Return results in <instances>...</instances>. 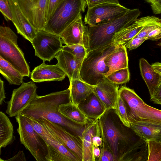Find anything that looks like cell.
Listing matches in <instances>:
<instances>
[{
    "label": "cell",
    "instance_id": "cell-7",
    "mask_svg": "<svg viewBox=\"0 0 161 161\" xmlns=\"http://www.w3.org/2000/svg\"><path fill=\"white\" fill-rule=\"evenodd\" d=\"M15 119L18 125L17 131L21 143L36 161H47L49 149L44 139L22 113L16 116Z\"/></svg>",
    "mask_w": 161,
    "mask_h": 161
},
{
    "label": "cell",
    "instance_id": "cell-37",
    "mask_svg": "<svg viewBox=\"0 0 161 161\" xmlns=\"http://www.w3.org/2000/svg\"><path fill=\"white\" fill-rule=\"evenodd\" d=\"M0 10L6 21H12V14L8 0H0Z\"/></svg>",
    "mask_w": 161,
    "mask_h": 161
},
{
    "label": "cell",
    "instance_id": "cell-34",
    "mask_svg": "<svg viewBox=\"0 0 161 161\" xmlns=\"http://www.w3.org/2000/svg\"><path fill=\"white\" fill-rule=\"evenodd\" d=\"M160 26H161V19L152 16L150 19L144 25L140 32L135 37L146 38L150 32Z\"/></svg>",
    "mask_w": 161,
    "mask_h": 161
},
{
    "label": "cell",
    "instance_id": "cell-45",
    "mask_svg": "<svg viewBox=\"0 0 161 161\" xmlns=\"http://www.w3.org/2000/svg\"><path fill=\"white\" fill-rule=\"evenodd\" d=\"M26 160L24 153L23 151H20L14 156L9 159L5 160L8 161H25Z\"/></svg>",
    "mask_w": 161,
    "mask_h": 161
},
{
    "label": "cell",
    "instance_id": "cell-9",
    "mask_svg": "<svg viewBox=\"0 0 161 161\" xmlns=\"http://www.w3.org/2000/svg\"><path fill=\"white\" fill-rule=\"evenodd\" d=\"M31 43L35 55L43 62H50L63 47L60 36L44 30L37 31Z\"/></svg>",
    "mask_w": 161,
    "mask_h": 161
},
{
    "label": "cell",
    "instance_id": "cell-19",
    "mask_svg": "<svg viewBox=\"0 0 161 161\" xmlns=\"http://www.w3.org/2000/svg\"><path fill=\"white\" fill-rule=\"evenodd\" d=\"M66 75L57 64L48 65L43 62L35 67L31 73V78L35 82L62 81Z\"/></svg>",
    "mask_w": 161,
    "mask_h": 161
},
{
    "label": "cell",
    "instance_id": "cell-6",
    "mask_svg": "<svg viewBox=\"0 0 161 161\" xmlns=\"http://www.w3.org/2000/svg\"><path fill=\"white\" fill-rule=\"evenodd\" d=\"M18 36L9 27H0V57L8 62L24 77L30 71L24 53L17 43Z\"/></svg>",
    "mask_w": 161,
    "mask_h": 161
},
{
    "label": "cell",
    "instance_id": "cell-35",
    "mask_svg": "<svg viewBox=\"0 0 161 161\" xmlns=\"http://www.w3.org/2000/svg\"><path fill=\"white\" fill-rule=\"evenodd\" d=\"M116 112L123 124L130 128V123L128 118L126 106L125 102L119 96L116 103Z\"/></svg>",
    "mask_w": 161,
    "mask_h": 161
},
{
    "label": "cell",
    "instance_id": "cell-20",
    "mask_svg": "<svg viewBox=\"0 0 161 161\" xmlns=\"http://www.w3.org/2000/svg\"><path fill=\"white\" fill-rule=\"evenodd\" d=\"M55 58L57 60V64L65 73L69 81L80 79V73L82 62L70 53L63 49L59 52Z\"/></svg>",
    "mask_w": 161,
    "mask_h": 161
},
{
    "label": "cell",
    "instance_id": "cell-42",
    "mask_svg": "<svg viewBox=\"0 0 161 161\" xmlns=\"http://www.w3.org/2000/svg\"><path fill=\"white\" fill-rule=\"evenodd\" d=\"M88 8L105 3L120 4L119 0H85Z\"/></svg>",
    "mask_w": 161,
    "mask_h": 161
},
{
    "label": "cell",
    "instance_id": "cell-29",
    "mask_svg": "<svg viewBox=\"0 0 161 161\" xmlns=\"http://www.w3.org/2000/svg\"><path fill=\"white\" fill-rule=\"evenodd\" d=\"M0 73L10 85H19L24 76L10 63L0 57Z\"/></svg>",
    "mask_w": 161,
    "mask_h": 161
},
{
    "label": "cell",
    "instance_id": "cell-10",
    "mask_svg": "<svg viewBox=\"0 0 161 161\" xmlns=\"http://www.w3.org/2000/svg\"><path fill=\"white\" fill-rule=\"evenodd\" d=\"M129 9L120 4L102 3L88 8L84 22L89 26L106 23L123 16Z\"/></svg>",
    "mask_w": 161,
    "mask_h": 161
},
{
    "label": "cell",
    "instance_id": "cell-5",
    "mask_svg": "<svg viewBox=\"0 0 161 161\" xmlns=\"http://www.w3.org/2000/svg\"><path fill=\"white\" fill-rule=\"evenodd\" d=\"M85 0H64L47 22L43 30L60 36L85 11Z\"/></svg>",
    "mask_w": 161,
    "mask_h": 161
},
{
    "label": "cell",
    "instance_id": "cell-50",
    "mask_svg": "<svg viewBox=\"0 0 161 161\" xmlns=\"http://www.w3.org/2000/svg\"><path fill=\"white\" fill-rule=\"evenodd\" d=\"M160 75H161V74H160ZM159 86L161 87V81L160 83V85H159Z\"/></svg>",
    "mask_w": 161,
    "mask_h": 161
},
{
    "label": "cell",
    "instance_id": "cell-40",
    "mask_svg": "<svg viewBox=\"0 0 161 161\" xmlns=\"http://www.w3.org/2000/svg\"><path fill=\"white\" fill-rule=\"evenodd\" d=\"M92 140L94 146L101 147H102L103 141L99 124V120L97 123L95 132L93 137Z\"/></svg>",
    "mask_w": 161,
    "mask_h": 161
},
{
    "label": "cell",
    "instance_id": "cell-17",
    "mask_svg": "<svg viewBox=\"0 0 161 161\" xmlns=\"http://www.w3.org/2000/svg\"><path fill=\"white\" fill-rule=\"evenodd\" d=\"M119 96L126 104L128 118L130 123L138 120V115L142 111L145 103L134 90L122 86L119 90Z\"/></svg>",
    "mask_w": 161,
    "mask_h": 161
},
{
    "label": "cell",
    "instance_id": "cell-26",
    "mask_svg": "<svg viewBox=\"0 0 161 161\" xmlns=\"http://www.w3.org/2000/svg\"><path fill=\"white\" fill-rule=\"evenodd\" d=\"M98 120H93L86 125L82 132L81 138L83 147L82 161H95L93 154L94 145L92 138Z\"/></svg>",
    "mask_w": 161,
    "mask_h": 161
},
{
    "label": "cell",
    "instance_id": "cell-41",
    "mask_svg": "<svg viewBox=\"0 0 161 161\" xmlns=\"http://www.w3.org/2000/svg\"><path fill=\"white\" fill-rule=\"evenodd\" d=\"M150 4L152 11L154 14H161V0H145Z\"/></svg>",
    "mask_w": 161,
    "mask_h": 161
},
{
    "label": "cell",
    "instance_id": "cell-3",
    "mask_svg": "<svg viewBox=\"0 0 161 161\" xmlns=\"http://www.w3.org/2000/svg\"><path fill=\"white\" fill-rule=\"evenodd\" d=\"M141 13L138 8L129 9L124 15L110 22L87 25L88 52L113 43L115 33L134 22Z\"/></svg>",
    "mask_w": 161,
    "mask_h": 161
},
{
    "label": "cell",
    "instance_id": "cell-1",
    "mask_svg": "<svg viewBox=\"0 0 161 161\" xmlns=\"http://www.w3.org/2000/svg\"><path fill=\"white\" fill-rule=\"evenodd\" d=\"M70 101L69 88L44 96L37 95L21 113L36 119L49 120L81 138L86 125L76 124L63 117L58 112L60 105Z\"/></svg>",
    "mask_w": 161,
    "mask_h": 161
},
{
    "label": "cell",
    "instance_id": "cell-47",
    "mask_svg": "<svg viewBox=\"0 0 161 161\" xmlns=\"http://www.w3.org/2000/svg\"><path fill=\"white\" fill-rule=\"evenodd\" d=\"M101 150L99 147L94 146L93 154L95 161H97L101 154Z\"/></svg>",
    "mask_w": 161,
    "mask_h": 161
},
{
    "label": "cell",
    "instance_id": "cell-4",
    "mask_svg": "<svg viewBox=\"0 0 161 161\" xmlns=\"http://www.w3.org/2000/svg\"><path fill=\"white\" fill-rule=\"evenodd\" d=\"M118 44L113 42L88 51L82 63L80 73V79L94 86L105 78L109 69L105 60Z\"/></svg>",
    "mask_w": 161,
    "mask_h": 161
},
{
    "label": "cell",
    "instance_id": "cell-24",
    "mask_svg": "<svg viewBox=\"0 0 161 161\" xmlns=\"http://www.w3.org/2000/svg\"><path fill=\"white\" fill-rule=\"evenodd\" d=\"M139 65L141 75L147 86L151 97L160 85L161 75L157 72L144 58L140 59Z\"/></svg>",
    "mask_w": 161,
    "mask_h": 161
},
{
    "label": "cell",
    "instance_id": "cell-43",
    "mask_svg": "<svg viewBox=\"0 0 161 161\" xmlns=\"http://www.w3.org/2000/svg\"><path fill=\"white\" fill-rule=\"evenodd\" d=\"M161 38V26L153 30L147 35V40L157 41Z\"/></svg>",
    "mask_w": 161,
    "mask_h": 161
},
{
    "label": "cell",
    "instance_id": "cell-28",
    "mask_svg": "<svg viewBox=\"0 0 161 161\" xmlns=\"http://www.w3.org/2000/svg\"><path fill=\"white\" fill-rule=\"evenodd\" d=\"M15 140L13 125L8 118L0 112V148L11 144Z\"/></svg>",
    "mask_w": 161,
    "mask_h": 161
},
{
    "label": "cell",
    "instance_id": "cell-23",
    "mask_svg": "<svg viewBox=\"0 0 161 161\" xmlns=\"http://www.w3.org/2000/svg\"><path fill=\"white\" fill-rule=\"evenodd\" d=\"M105 62L109 69L105 77L116 70L128 68V58L125 45L119 44L115 49L106 58Z\"/></svg>",
    "mask_w": 161,
    "mask_h": 161
},
{
    "label": "cell",
    "instance_id": "cell-39",
    "mask_svg": "<svg viewBox=\"0 0 161 161\" xmlns=\"http://www.w3.org/2000/svg\"><path fill=\"white\" fill-rule=\"evenodd\" d=\"M147 40L146 38L134 37L124 45L129 50L136 48Z\"/></svg>",
    "mask_w": 161,
    "mask_h": 161
},
{
    "label": "cell",
    "instance_id": "cell-14",
    "mask_svg": "<svg viewBox=\"0 0 161 161\" xmlns=\"http://www.w3.org/2000/svg\"><path fill=\"white\" fill-rule=\"evenodd\" d=\"M60 36L63 43L66 45L79 44L88 49L87 27L83 23L81 14L63 31Z\"/></svg>",
    "mask_w": 161,
    "mask_h": 161
},
{
    "label": "cell",
    "instance_id": "cell-49",
    "mask_svg": "<svg viewBox=\"0 0 161 161\" xmlns=\"http://www.w3.org/2000/svg\"><path fill=\"white\" fill-rule=\"evenodd\" d=\"M158 45L161 46V42L159 43L158 44Z\"/></svg>",
    "mask_w": 161,
    "mask_h": 161
},
{
    "label": "cell",
    "instance_id": "cell-2",
    "mask_svg": "<svg viewBox=\"0 0 161 161\" xmlns=\"http://www.w3.org/2000/svg\"><path fill=\"white\" fill-rule=\"evenodd\" d=\"M102 137L105 141L116 161H122L136 142L130 128L121 122L115 109H108L98 119Z\"/></svg>",
    "mask_w": 161,
    "mask_h": 161
},
{
    "label": "cell",
    "instance_id": "cell-44",
    "mask_svg": "<svg viewBox=\"0 0 161 161\" xmlns=\"http://www.w3.org/2000/svg\"><path fill=\"white\" fill-rule=\"evenodd\" d=\"M150 98L151 101L154 103L161 105V87H158Z\"/></svg>",
    "mask_w": 161,
    "mask_h": 161
},
{
    "label": "cell",
    "instance_id": "cell-30",
    "mask_svg": "<svg viewBox=\"0 0 161 161\" xmlns=\"http://www.w3.org/2000/svg\"><path fill=\"white\" fill-rule=\"evenodd\" d=\"M138 120L147 119L161 124V110L145 103L144 108L138 115Z\"/></svg>",
    "mask_w": 161,
    "mask_h": 161
},
{
    "label": "cell",
    "instance_id": "cell-36",
    "mask_svg": "<svg viewBox=\"0 0 161 161\" xmlns=\"http://www.w3.org/2000/svg\"><path fill=\"white\" fill-rule=\"evenodd\" d=\"M102 139L103 143L101 149V154L98 161H116L113 154L108 147L105 141L103 138Z\"/></svg>",
    "mask_w": 161,
    "mask_h": 161
},
{
    "label": "cell",
    "instance_id": "cell-46",
    "mask_svg": "<svg viewBox=\"0 0 161 161\" xmlns=\"http://www.w3.org/2000/svg\"><path fill=\"white\" fill-rule=\"evenodd\" d=\"M6 98L5 93L4 86V82L0 79V104L1 105L4 101Z\"/></svg>",
    "mask_w": 161,
    "mask_h": 161
},
{
    "label": "cell",
    "instance_id": "cell-12",
    "mask_svg": "<svg viewBox=\"0 0 161 161\" xmlns=\"http://www.w3.org/2000/svg\"><path fill=\"white\" fill-rule=\"evenodd\" d=\"M23 13L37 30H43L46 24L48 0H17Z\"/></svg>",
    "mask_w": 161,
    "mask_h": 161
},
{
    "label": "cell",
    "instance_id": "cell-8",
    "mask_svg": "<svg viewBox=\"0 0 161 161\" xmlns=\"http://www.w3.org/2000/svg\"><path fill=\"white\" fill-rule=\"evenodd\" d=\"M22 114L47 143L49 149L47 161H80L75 154L36 119L29 115Z\"/></svg>",
    "mask_w": 161,
    "mask_h": 161
},
{
    "label": "cell",
    "instance_id": "cell-22",
    "mask_svg": "<svg viewBox=\"0 0 161 161\" xmlns=\"http://www.w3.org/2000/svg\"><path fill=\"white\" fill-rule=\"evenodd\" d=\"M151 17L152 16H147L137 19L130 25L122 29L114 35L112 39L113 42L125 44L140 32Z\"/></svg>",
    "mask_w": 161,
    "mask_h": 161
},
{
    "label": "cell",
    "instance_id": "cell-25",
    "mask_svg": "<svg viewBox=\"0 0 161 161\" xmlns=\"http://www.w3.org/2000/svg\"><path fill=\"white\" fill-rule=\"evenodd\" d=\"M58 112L64 117L78 125H85L93 120L88 118L76 105L71 101L60 105Z\"/></svg>",
    "mask_w": 161,
    "mask_h": 161
},
{
    "label": "cell",
    "instance_id": "cell-16",
    "mask_svg": "<svg viewBox=\"0 0 161 161\" xmlns=\"http://www.w3.org/2000/svg\"><path fill=\"white\" fill-rule=\"evenodd\" d=\"M118 85L108 80L106 77L94 86L93 92L108 109H115L119 97Z\"/></svg>",
    "mask_w": 161,
    "mask_h": 161
},
{
    "label": "cell",
    "instance_id": "cell-33",
    "mask_svg": "<svg viewBox=\"0 0 161 161\" xmlns=\"http://www.w3.org/2000/svg\"><path fill=\"white\" fill-rule=\"evenodd\" d=\"M62 49L70 53L82 62L88 53L87 49L83 45L79 44L69 46L65 45L63 46Z\"/></svg>",
    "mask_w": 161,
    "mask_h": 161
},
{
    "label": "cell",
    "instance_id": "cell-27",
    "mask_svg": "<svg viewBox=\"0 0 161 161\" xmlns=\"http://www.w3.org/2000/svg\"><path fill=\"white\" fill-rule=\"evenodd\" d=\"M71 101L78 105L91 93L93 92L94 86L91 85L80 79L69 81Z\"/></svg>",
    "mask_w": 161,
    "mask_h": 161
},
{
    "label": "cell",
    "instance_id": "cell-48",
    "mask_svg": "<svg viewBox=\"0 0 161 161\" xmlns=\"http://www.w3.org/2000/svg\"><path fill=\"white\" fill-rule=\"evenodd\" d=\"M151 65L157 72L161 74V62H157L152 64Z\"/></svg>",
    "mask_w": 161,
    "mask_h": 161
},
{
    "label": "cell",
    "instance_id": "cell-18",
    "mask_svg": "<svg viewBox=\"0 0 161 161\" xmlns=\"http://www.w3.org/2000/svg\"><path fill=\"white\" fill-rule=\"evenodd\" d=\"M130 128L141 138L146 141L161 142V124L141 119L130 123Z\"/></svg>",
    "mask_w": 161,
    "mask_h": 161
},
{
    "label": "cell",
    "instance_id": "cell-15",
    "mask_svg": "<svg viewBox=\"0 0 161 161\" xmlns=\"http://www.w3.org/2000/svg\"><path fill=\"white\" fill-rule=\"evenodd\" d=\"M8 1L12 14V21L17 33L31 43L38 30L31 25L23 14L17 0H8Z\"/></svg>",
    "mask_w": 161,
    "mask_h": 161
},
{
    "label": "cell",
    "instance_id": "cell-38",
    "mask_svg": "<svg viewBox=\"0 0 161 161\" xmlns=\"http://www.w3.org/2000/svg\"><path fill=\"white\" fill-rule=\"evenodd\" d=\"M63 0H48L46 17L47 22L53 14L57 8Z\"/></svg>",
    "mask_w": 161,
    "mask_h": 161
},
{
    "label": "cell",
    "instance_id": "cell-11",
    "mask_svg": "<svg viewBox=\"0 0 161 161\" xmlns=\"http://www.w3.org/2000/svg\"><path fill=\"white\" fill-rule=\"evenodd\" d=\"M37 88L34 82L30 81L23 82L20 87L13 90L6 110L9 117H15L25 109L38 95Z\"/></svg>",
    "mask_w": 161,
    "mask_h": 161
},
{
    "label": "cell",
    "instance_id": "cell-31",
    "mask_svg": "<svg viewBox=\"0 0 161 161\" xmlns=\"http://www.w3.org/2000/svg\"><path fill=\"white\" fill-rule=\"evenodd\" d=\"M111 82L117 85L124 84L128 82L130 73L128 68L121 69L106 76Z\"/></svg>",
    "mask_w": 161,
    "mask_h": 161
},
{
    "label": "cell",
    "instance_id": "cell-21",
    "mask_svg": "<svg viewBox=\"0 0 161 161\" xmlns=\"http://www.w3.org/2000/svg\"><path fill=\"white\" fill-rule=\"evenodd\" d=\"M78 106L86 116L92 120L99 119L108 110L94 92Z\"/></svg>",
    "mask_w": 161,
    "mask_h": 161
},
{
    "label": "cell",
    "instance_id": "cell-32",
    "mask_svg": "<svg viewBox=\"0 0 161 161\" xmlns=\"http://www.w3.org/2000/svg\"><path fill=\"white\" fill-rule=\"evenodd\" d=\"M147 141L148 152L147 161H161V142Z\"/></svg>",
    "mask_w": 161,
    "mask_h": 161
},
{
    "label": "cell",
    "instance_id": "cell-13",
    "mask_svg": "<svg viewBox=\"0 0 161 161\" xmlns=\"http://www.w3.org/2000/svg\"><path fill=\"white\" fill-rule=\"evenodd\" d=\"M36 119L52 132L64 145L77 156L80 161H82L83 147L80 138L70 133L58 124L45 119Z\"/></svg>",
    "mask_w": 161,
    "mask_h": 161
}]
</instances>
